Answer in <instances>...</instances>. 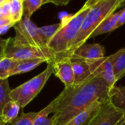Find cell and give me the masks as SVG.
Here are the masks:
<instances>
[{
	"label": "cell",
	"instance_id": "obj_1",
	"mask_svg": "<svg viewBox=\"0 0 125 125\" xmlns=\"http://www.w3.org/2000/svg\"><path fill=\"white\" fill-rule=\"evenodd\" d=\"M110 91L104 80L92 75L65 88L55 98L56 108L52 116L55 125H66L93 103L108 99Z\"/></svg>",
	"mask_w": 125,
	"mask_h": 125
},
{
	"label": "cell",
	"instance_id": "obj_2",
	"mask_svg": "<svg viewBox=\"0 0 125 125\" xmlns=\"http://www.w3.org/2000/svg\"><path fill=\"white\" fill-rule=\"evenodd\" d=\"M92 4L93 1L89 0L76 13L68 15L62 18V26L47 45L53 57V62L68 56Z\"/></svg>",
	"mask_w": 125,
	"mask_h": 125
},
{
	"label": "cell",
	"instance_id": "obj_3",
	"mask_svg": "<svg viewBox=\"0 0 125 125\" xmlns=\"http://www.w3.org/2000/svg\"><path fill=\"white\" fill-rule=\"evenodd\" d=\"M124 0H94L88 12L87 13L76 40L72 45L67 57L71 58L74 51L80 48L91 37V34L99 24L109 15L121 7Z\"/></svg>",
	"mask_w": 125,
	"mask_h": 125
},
{
	"label": "cell",
	"instance_id": "obj_4",
	"mask_svg": "<svg viewBox=\"0 0 125 125\" xmlns=\"http://www.w3.org/2000/svg\"><path fill=\"white\" fill-rule=\"evenodd\" d=\"M53 73L52 64H48L41 73L11 91L12 100L17 102L21 108H24L39 94Z\"/></svg>",
	"mask_w": 125,
	"mask_h": 125
},
{
	"label": "cell",
	"instance_id": "obj_5",
	"mask_svg": "<svg viewBox=\"0 0 125 125\" xmlns=\"http://www.w3.org/2000/svg\"><path fill=\"white\" fill-rule=\"evenodd\" d=\"M7 45L4 53V57L16 60L40 59L47 64L53 62V57L49 49H41L29 45L18 43L13 37H9Z\"/></svg>",
	"mask_w": 125,
	"mask_h": 125
},
{
	"label": "cell",
	"instance_id": "obj_6",
	"mask_svg": "<svg viewBox=\"0 0 125 125\" xmlns=\"http://www.w3.org/2000/svg\"><path fill=\"white\" fill-rule=\"evenodd\" d=\"M14 27L15 36L13 38L15 42L41 49H48L47 45L39 32L38 27L25 13L21 21Z\"/></svg>",
	"mask_w": 125,
	"mask_h": 125
},
{
	"label": "cell",
	"instance_id": "obj_7",
	"mask_svg": "<svg viewBox=\"0 0 125 125\" xmlns=\"http://www.w3.org/2000/svg\"><path fill=\"white\" fill-rule=\"evenodd\" d=\"M88 62L90 64L91 73L92 76L104 80L111 89L115 86L117 80L113 71L111 55L105 56L104 58L97 61Z\"/></svg>",
	"mask_w": 125,
	"mask_h": 125
},
{
	"label": "cell",
	"instance_id": "obj_8",
	"mask_svg": "<svg viewBox=\"0 0 125 125\" xmlns=\"http://www.w3.org/2000/svg\"><path fill=\"white\" fill-rule=\"evenodd\" d=\"M124 114L125 111L116 108L109 98L103 102L90 125H117Z\"/></svg>",
	"mask_w": 125,
	"mask_h": 125
},
{
	"label": "cell",
	"instance_id": "obj_9",
	"mask_svg": "<svg viewBox=\"0 0 125 125\" xmlns=\"http://www.w3.org/2000/svg\"><path fill=\"white\" fill-rule=\"evenodd\" d=\"M55 76L64 84L65 88L71 86L74 83V75L71 64V58L64 57L52 63Z\"/></svg>",
	"mask_w": 125,
	"mask_h": 125
},
{
	"label": "cell",
	"instance_id": "obj_10",
	"mask_svg": "<svg viewBox=\"0 0 125 125\" xmlns=\"http://www.w3.org/2000/svg\"><path fill=\"white\" fill-rule=\"evenodd\" d=\"M105 48L99 43H85L78 48L71 56V59L85 62H94L105 57Z\"/></svg>",
	"mask_w": 125,
	"mask_h": 125
},
{
	"label": "cell",
	"instance_id": "obj_11",
	"mask_svg": "<svg viewBox=\"0 0 125 125\" xmlns=\"http://www.w3.org/2000/svg\"><path fill=\"white\" fill-rule=\"evenodd\" d=\"M105 100H98L93 103L83 111L80 112L75 117H74L66 125H90L94 116L99 111L102 104Z\"/></svg>",
	"mask_w": 125,
	"mask_h": 125
},
{
	"label": "cell",
	"instance_id": "obj_12",
	"mask_svg": "<svg viewBox=\"0 0 125 125\" xmlns=\"http://www.w3.org/2000/svg\"><path fill=\"white\" fill-rule=\"evenodd\" d=\"M123 11V9L111 14L108 17H107L95 29V31L91 34L90 38H94L99 35H101L105 33L111 32L115 30V27L117 24L119 18Z\"/></svg>",
	"mask_w": 125,
	"mask_h": 125
},
{
	"label": "cell",
	"instance_id": "obj_13",
	"mask_svg": "<svg viewBox=\"0 0 125 125\" xmlns=\"http://www.w3.org/2000/svg\"><path fill=\"white\" fill-rule=\"evenodd\" d=\"M71 64L74 75V83H79L91 75L90 64L88 62L71 59Z\"/></svg>",
	"mask_w": 125,
	"mask_h": 125
},
{
	"label": "cell",
	"instance_id": "obj_14",
	"mask_svg": "<svg viewBox=\"0 0 125 125\" xmlns=\"http://www.w3.org/2000/svg\"><path fill=\"white\" fill-rule=\"evenodd\" d=\"M56 108V100H52L46 107L38 111V114L34 121L33 125H55L52 116L49 117L50 114H54Z\"/></svg>",
	"mask_w": 125,
	"mask_h": 125
},
{
	"label": "cell",
	"instance_id": "obj_15",
	"mask_svg": "<svg viewBox=\"0 0 125 125\" xmlns=\"http://www.w3.org/2000/svg\"><path fill=\"white\" fill-rule=\"evenodd\" d=\"M113 71L117 81L125 75V48L111 55Z\"/></svg>",
	"mask_w": 125,
	"mask_h": 125
},
{
	"label": "cell",
	"instance_id": "obj_16",
	"mask_svg": "<svg viewBox=\"0 0 125 125\" xmlns=\"http://www.w3.org/2000/svg\"><path fill=\"white\" fill-rule=\"evenodd\" d=\"M20 108L21 106L17 102L14 100H10L8 102L2 110L1 118L3 122L5 125L11 124L18 117Z\"/></svg>",
	"mask_w": 125,
	"mask_h": 125
},
{
	"label": "cell",
	"instance_id": "obj_17",
	"mask_svg": "<svg viewBox=\"0 0 125 125\" xmlns=\"http://www.w3.org/2000/svg\"><path fill=\"white\" fill-rule=\"evenodd\" d=\"M45 62V61L36 59H23V60H18L15 67L14 68L12 75H18L29 72L37 67H38L42 63Z\"/></svg>",
	"mask_w": 125,
	"mask_h": 125
},
{
	"label": "cell",
	"instance_id": "obj_18",
	"mask_svg": "<svg viewBox=\"0 0 125 125\" xmlns=\"http://www.w3.org/2000/svg\"><path fill=\"white\" fill-rule=\"evenodd\" d=\"M10 20L15 25L24 16V0H9Z\"/></svg>",
	"mask_w": 125,
	"mask_h": 125
},
{
	"label": "cell",
	"instance_id": "obj_19",
	"mask_svg": "<svg viewBox=\"0 0 125 125\" xmlns=\"http://www.w3.org/2000/svg\"><path fill=\"white\" fill-rule=\"evenodd\" d=\"M111 103L118 108L125 112V86H114L109 92Z\"/></svg>",
	"mask_w": 125,
	"mask_h": 125
},
{
	"label": "cell",
	"instance_id": "obj_20",
	"mask_svg": "<svg viewBox=\"0 0 125 125\" xmlns=\"http://www.w3.org/2000/svg\"><path fill=\"white\" fill-rule=\"evenodd\" d=\"M16 59L3 57L0 59V79H8L17 64Z\"/></svg>",
	"mask_w": 125,
	"mask_h": 125
},
{
	"label": "cell",
	"instance_id": "obj_21",
	"mask_svg": "<svg viewBox=\"0 0 125 125\" xmlns=\"http://www.w3.org/2000/svg\"><path fill=\"white\" fill-rule=\"evenodd\" d=\"M11 89L9 86L8 79H0V116L4 105L12 100L10 97Z\"/></svg>",
	"mask_w": 125,
	"mask_h": 125
},
{
	"label": "cell",
	"instance_id": "obj_22",
	"mask_svg": "<svg viewBox=\"0 0 125 125\" xmlns=\"http://www.w3.org/2000/svg\"><path fill=\"white\" fill-rule=\"evenodd\" d=\"M62 26L61 22L56 24L48 25L42 27H38L39 32L46 45H48L49 42L52 40V38L55 36V34L57 32L60 26Z\"/></svg>",
	"mask_w": 125,
	"mask_h": 125
},
{
	"label": "cell",
	"instance_id": "obj_23",
	"mask_svg": "<svg viewBox=\"0 0 125 125\" xmlns=\"http://www.w3.org/2000/svg\"><path fill=\"white\" fill-rule=\"evenodd\" d=\"M44 4H46V0H24V13L30 18L32 15Z\"/></svg>",
	"mask_w": 125,
	"mask_h": 125
},
{
	"label": "cell",
	"instance_id": "obj_24",
	"mask_svg": "<svg viewBox=\"0 0 125 125\" xmlns=\"http://www.w3.org/2000/svg\"><path fill=\"white\" fill-rule=\"evenodd\" d=\"M38 114V112H29L27 114L22 113L21 116L17 117L10 125H33Z\"/></svg>",
	"mask_w": 125,
	"mask_h": 125
},
{
	"label": "cell",
	"instance_id": "obj_25",
	"mask_svg": "<svg viewBox=\"0 0 125 125\" xmlns=\"http://www.w3.org/2000/svg\"><path fill=\"white\" fill-rule=\"evenodd\" d=\"M0 18L10 19L9 0H4L3 3L0 5Z\"/></svg>",
	"mask_w": 125,
	"mask_h": 125
},
{
	"label": "cell",
	"instance_id": "obj_26",
	"mask_svg": "<svg viewBox=\"0 0 125 125\" xmlns=\"http://www.w3.org/2000/svg\"><path fill=\"white\" fill-rule=\"evenodd\" d=\"M8 39H3L0 37V59L4 57V53L7 45Z\"/></svg>",
	"mask_w": 125,
	"mask_h": 125
},
{
	"label": "cell",
	"instance_id": "obj_27",
	"mask_svg": "<svg viewBox=\"0 0 125 125\" xmlns=\"http://www.w3.org/2000/svg\"><path fill=\"white\" fill-rule=\"evenodd\" d=\"M125 23V8L123 9V11H122V14H121V15H120V17H119V21H118V22H117V24H116V27H115V29H118L119 27H120V26H122V25H124Z\"/></svg>",
	"mask_w": 125,
	"mask_h": 125
},
{
	"label": "cell",
	"instance_id": "obj_28",
	"mask_svg": "<svg viewBox=\"0 0 125 125\" xmlns=\"http://www.w3.org/2000/svg\"><path fill=\"white\" fill-rule=\"evenodd\" d=\"M15 24L13 23H9V24H7V25H4V26H0V35L1 34H4V33H6L9 29H10L11 27L13 26H15Z\"/></svg>",
	"mask_w": 125,
	"mask_h": 125
},
{
	"label": "cell",
	"instance_id": "obj_29",
	"mask_svg": "<svg viewBox=\"0 0 125 125\" xmlns=\"http://www.w3.org/2000/svg\"><path fill=\"white\" fill-rule=\"evenodd\" d=\"M69 2V0H67V1H63V0H60V1H49V0H46V3H52V4H55L56 6H64V5L67 4Z\"/></svg>",
	"mask_w": 125,
	"mask_h": 125
},
{
	"label": "cell",
	"instance_id": "obj_30",
	"mask_svg": "<svg viewBox=\"0 0 125 125\" xmlns=\"http://www.w3.org/2000/svg\"><path fill=\"white\" fill-rule=\"evenodd\" d=\"M11 23H13V22L8 18H0V26L7 25V24Z\"/></svg>",
	"mask_w": 125,
	"mask_h": 125
},
{
	"label": "cell",
	"instance_id": "obj_31",
	"mask_svg": "<svg viewBox=\"0 0 125 125\" xmlns=\"http://www.w3.org/2000/svg\"><path fill=\"white\" fill-rule=\"evenodd\" d=\"M117 125H125V112L123 117H122V119H121V121L119 122V124Z\"/></svg>",
	"mask_w": 125,
	"mask_h": 125
},
{
	"label": "cell",
	"instance_id": "obj_32",
	"mask_svg": "<svg viewBox=\"0 0 125 125\" xmlns=\"http://www.w3.org/2000/svg\"><path fill=\"white\" fill-rule=\"evenodd\" d=\"M0 125H5V124L3 122V121H2V119H1V116H0Z\"/></svg>",
	"mask_w": 125,
	"mask_h": 125
},
{
	"label": "cell",
	"instance_id": "obj_33",
	"mask_svg": "<svg viewBox=\"0 0 125 125\" xmlns=\"http://www.w3.org/2000/svg\"><path fill=\"white\" fill-rule=\"evenodd\" d=\"M3 1H4V0H0V5L3 3Z\"/></svg>",
	"mask_w": 125,
	"mask_h": 125
}]
</instances>
